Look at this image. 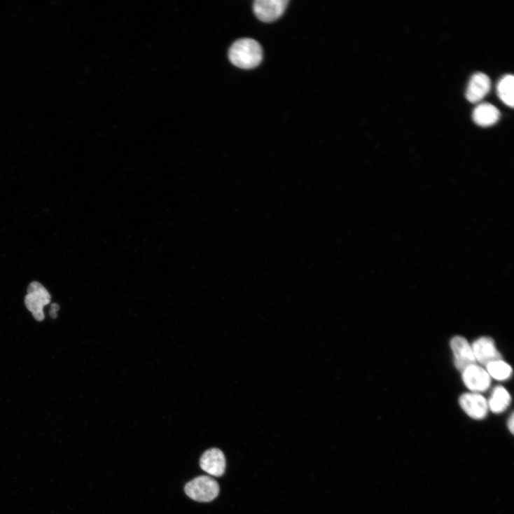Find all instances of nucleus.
I'll return each instance as SVG.
<instances>
[{
    "label": "nucleus",
    "instance_id": "11",
    "mask_svg": "<svg viewBox=\"0 0 514 514\" xmlns=\"http://www.w3.org/2000/svg\"><path fill=\"white\" fill-rule=\"evenodd\" d=\"M499 118V109L489 103L479 104L474 109L473 113L474 123L482 127H489L495 125Z\"/></svg>",
    "mask_w": 514,
    "mask_h": 514
},
{
    "label": "nucleus",
    "instance_id": "1",
    "mask_svg": "<svg viewBox=\"0 0 514 514\" xmlns=\"http://www.w3.org/2000/svg\"><path fill=\"white\" fill-rule=\"evenodd\" d=\"M230 62L241 69H253L263 61V51L259 43L250 39L236 41L229 51Z\"/></svg>",
    "mask_w": 514,
    "mask_h": 514
},
{
    "label": "nucleus",
    "instance_id": "2",
    "mask_svg": "<svg viewBox=\"0 0 514 514\" xmlns=\"http://www.w3.org/2000/svg\"><path fill=\"white\" fill-rule=\"evenodd\" d=\"M51 302V296L39 282L31 283L25 299V306L38 321L45 319L44 307Z\"/></svg>",
    "mask_w": 514,
    "mask_h": 514
},
{
    "label": "nucleus",
    "instance_id": "8",
    "mask_svg": "<svg viewBox=\"0 0 514 514\" xmlns=\"http://www.w3.org/2000/svg\"><path fill=\"white\" fill-rule=\"evenodd\" d=\"M471 347L475 361L482 365L487 366L490 363L501 360V355L492 338H480L473 343Z\"/></svg>",
    "mask_w": 514,
    "mask_h": 514
},
{
    "label": "nucleus",
    "instance_id": "5",
    "mask_svg": "<svg viewBox=\"0 0 514 514\" xmlns=\"http://www.w3.org/2000/svg\"><path fill=\"white\" fill-rule=\"evenodd\" d=\"M462 373L464 384L473 392H483L490 387L491 377L483 367L473 364L468 366Z\"/></svg>",
    "mask_w": 514,
    "mask_h": 514
},
{
    "label": "nucleus",
    "instance_id": "4",
    "mask_svg": "<svg viewBox=\"0 0 514 514\" xmlns=\"http://www.w3.org/2000/svg\"><path fill=\"white\" fill-rule=\"evenodd\" d=\"M459 405L466 414L476 420L485 419L488 413L487 399L479 393H467L461 395Z\"/></svg>",
    "mask_w": 514,
    "mask_h": 514
},
{
    "label": "nucleus",
    "instance_id": "15",
    "mask_svg": "<svg viewBox=\"0 0 514 514\" xmlns=\"http://www.w3.org/2000/svg\"><path fill=\"white\" fill-rule=\"evenodd\" d=\"M508 426L509 430L510 431V432L512 433H513L514 419H513V414L511 415V416L510 417V419L508 420Z\"/></svg>",
    "mask_w": 514,
    "mask_h": 514
},
{
    "label": "nucleus",
    "instance_id": "12",
    "mask_svg": "<svg viewBox=\"0 0 514 514\" xmlns=\"http://www.w3.org/2000/svg\"><path fill=\"white\" fill-rule=\"evenodd\" d=\"M511 398L508 391L503 387H496L488 402L489 409L495 414L503 412L510 405Z\"/></svg>",
    "mask_w": 514,
    "mask_h": 514
},
{
    "label": "nucleus",
    "instance_id": "9",
    "mask_svg": "<svg viewBox=\"0 0 514 514\" xmlns=\"http://www.w3.org/2000/svg\"><path fill=\"white\" fill-rule=\"evenodd\" d=\"M491 85L490 78L487 75L482 72L475 73L466 89V99L471 103L480 102L489 92Z\"/></svg>",
    "mask_w": 514,
    "mask_h": 514
},
{
    "label": "nucleus",
    "instance_id": "10",
    "mask_svg": "<svg viewBox=\"0 0 514 514\" xmlns=\"http://www.w3.org/2000/svg\"><path fill=\"white\" fill-rule=\"evenodd\" d=\"M200 466L211 475L222 476L226 468L225 457L221 450L211 449L202 456Z\"/></svg>",
    "mask_w": 514,
    "mask_h": 514
},
{
    "label": "nucleus",
    "instance_id": "14",
    "mask_svg": "<svg viewBox=\"0 0 514 514\" xmlns=\"http://www.w3.org/2000/svg\"><path fill=\"white\" fill-rule=\"evenodd\" d=\"M486 366L490 377L499 381L506 380L512 375L510 366L502 360L494 361Z\"/></svg>",
    "mask_w": 514,
    "mask_h": 514
},
{
    "label": "nucleus",
    "instance_id": "3",
    "mask_svg": "<svg viewBox=\"0 0 514 514\" xmlns=\"http://www.w3.org/2000/svg\"><path fill=\"white\" fill-rule=\"evenodd\" d=\"M185 491L187 495L195 501L209 502L218 495L219 487L211 477L201 475L187 484Z\"/></svg>",
    "mask_w": 514,
    "mask_h": 514
},
{
    "label": "nucleus",
    "instance_id": "7",
    "mask_svg": "<svg viewBox=\"0 0 514 514\" xmlns=\"http://www.w3.org/2000/svg\"><path fill=\"white\" fill-rule=\"evenodd\" d=\"M451 347L454 356V364L461 372L468 366L475 364V359L471 345L462 337H455L451 341Z\"/></svg>",
    "mask_w": 514,
    "mask_h": 514
},
{
    "label": "nucleus",
    "instance_id": "13",
    "mask_svg": "<svg viewBox=\"0 0 514 514\" xmlns=\"http://www.w3.org/2000/svg\"><path fill=\"white\" fill-rule=\"evenodd\" d=\"M513 76L506 75L498 83L497 92L499 98L506 105L513 107Z\"/></svg>",
    "mask_w": 514,
    "mask_h": 514
},
{
    "label": "nucleus",
    "instance_id": "6",
    "mask_svg": "<svg viewBox=\"0 0 514 514\" xmlns=\"http://www.w3.org/2000/svg\"><path fill=\"white\" fill-rule=\"evenodd\" d=\"M288 4V0H256L253 10L261 21L271 22L283 15Z\"/></svg>",
    "mask_w": 514,
    "mask_h": 514
}]
</instances>
